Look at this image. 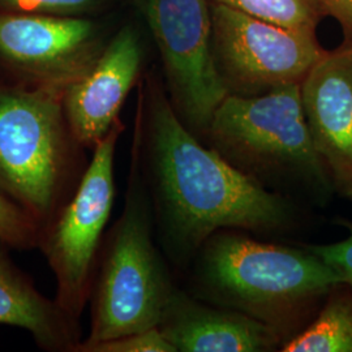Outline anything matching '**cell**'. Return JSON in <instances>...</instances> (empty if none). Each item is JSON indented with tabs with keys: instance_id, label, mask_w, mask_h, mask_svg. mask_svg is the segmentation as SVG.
Here are the masks:
<instances>
[{
	"instance_id": "1",
	"label": "cell",
	"mask_w": 352,
	"mask_h": 352,
	"mask_svg": "<svg viewBox=\"0 0 352 352\" xmlns=\"http://www.w3.org/2000/svg\"><path fill=\"white\" fill-rule=\"evenodd\" d=\"M132 146L151 199L155 236L167 263L186 270L221 230L273 232L289 226L287 200L202 144L175 113L161 71L138 85Z\"/></svg>"
},
{
	"instance_id": "2",
	"label": "cell",
	"mask_w": 352,
	"mask_h": 352,
	"mask_svg": "<svg viewBox=\"0 0 352 352\" xmlns=\"http://www.w3.org/2000/svg\"><path fill=\"white\" fill-rule=\"evenodd\" d=\"M221 230L190 263L196 298L238 311L280 336L336 286L340 274L317 254Z\"/></svg>"
},
{
	"instance_id": "3",
	"label": "cell",
	"mask_w": 352,
	"mask_h": 352,
	"mask_svg": "<svg viewBox=\"0 0 352 352\" xmlns=\"http://www.w3.org/2000/svg\"><path fill=\"white\" fill-rule=\"evenodd\" d=\"M176 286L155 236L139 155L131 145L123 212L102 241L89 298L90 333L78 344L158 327Z\"/></svg>"
},
{
	"instance_id": "4",
	"label": "cell",
	"mask_w": 352,
	"mask_h": 352,
	"mask_svg": "<svg viewBox=\"0 0 352 352\" xmlns=\"http://www.w3.org/2000/svg\"><path fill=\"white\" fill-rule=\"evenodd\" d=\"M87 151L67 122L62 94L0 82V193L39 232L75 193Z\"/></svg>"
},
{
	"instance_id": "5",
	"label": "cell",
	"mask_w": 352,
	"mask_h": 352,
	"mask_svg": "<svg viewBox=\"0 0 352 352\" xmlns=\"http://www.w3.org/2000/svg\"><path fill=\"white\" fill-rule=\"evenodd\" d=\"M205 140L261 184L265 179H289L333 189L307 126L300 84L250 97L228 94L215 110Z\"/></svg>"
},
{
	"instance_id": "6",
	"label": "cell",
	"mask_w": 352,
	"mask_h": 352,
	"mask_svg": "<svg viewBox=\"0 0 352 352\" xmlns=\"http://www.w3.org/2000/svg\"><path fill=\"white\" fill-rule=\"evenodd\" d=\"M126 124L119 119L91 151L72 197L39 232L37 248L56 280L55 302L75 320L89 304L102 241L115 200V153Z\"/></svg>"
},
{
	"instance_id": "7",
	"label": "cell",
	"mask_w": 352,
	"mask_h": 352,
	"mask_svg": "<svg viewBox=\"0 0 352 352\" xmlns=\"http://www.w3.org/2000/svg\"><path fill=\"white\" fill-rule=\"evenodd\" d=\"M149 32L167 97L189 131L206 138L228 96L214 63L209 0H126Z\"/></svg>"
},
{
	"instance_id": "8",
	"label": "cell",
	"mask_w": 352,
	"mask_h": 352,
	"mask_svg": "<svg viewBox=\"0 0 352 352\" xmlns=\"http://www.w3.org/2000/svg\"><path fill=\"white\" fill-rule=\"evenodd\" d=\"M115 19L0 13V82L64 96L100 58Z\"/></svg>"
},
{
	"instance_id": "9",
	"label": "cell",
	"mask_w": 352,
	"mask_h": 352,
	"mask_svg": "<svg viewBox=\"0 0 352 352\" xmlns=\"http://www.w3.org/2000/svg\"><path fill=\"white\" fill-rule=\"evenodd\" d=\"M214 63L228 94L257 96L302 84L327 51L316 34L210 3Z\"/></svg>"
},
{
	"instance_id": "10",
	"label": "cell",
	"mask_w": 352,
	"mask_h": 352,
	"mask_svg": "<svg viewBox=\"0 0 352 352\" xmlns=\"http://www.w3.org/2000/svg\"><path fill=\"white\" fill-rule=\"evenodd\" d=\"M146 42L135 20L119 24L88 74L65 90L67 122L90 153L120 119L126 97L148 71Z\"/></svg>"
},
{
	"instance_id": "11",
	"label": "cell",
	"mask_w": 352,
	"mask_h": 352,
	"mask_svg": "<svg viewBox=\"0 0 352 352\" xmlns=\"http://www.w3.org/2000/svg\"><path fill=\"white\" fill-rule=\"evenodd\" d=\"M312 142L333 189L352 200V46H340L300 84Z\"/></svg>"
},
{
	"instance_id": "12",
	"label": "cell",
	"mask_w": 352,
	"mask_h": 352,
	"mask_svg": "<svg viewBox=\"0 0 352 352\" xmlns=\"http://www.w3.org/2000/svg\"><path fill=\"white\" fill-rule=\"evenodd\" d=\"M158 329L175 352H266L280 336L264 322L190 295L176 286Z\"/></svg>"
},
{
	"instance_id": "13",
	"label": "cell",
	"mask_w": 352,
	"mask_h": 352,
	"mask_svg": "<svg viewBox=\"0 0 352 352\" xmlns=\"http://www.w3.org/2000/svg\"><path fill=\"white\" fill-rule=\"evenodd\" d=\"M8 250L0 241V325L28 330L43 351L75 352L82 340L80 321L39 292Z\"/></svg>"
},
{
	"instance_id": "14",
	"label": "cell",
	"mask_w": 352,
	"mask_h": 352,
	"mask_svg": "<svg viewBox=\"0 0 352 352\" xmlns=\"http://www.w3.org/2000/svg\"><path fill=\"white\" fill-rule=\"evenodd\" d=\"M280 347L282 352H352V286L331 289L315 320Z\"/></svg>"
},
{
	"instance_id": "15",
	"label": "cell",
	"mask_w": 352,
	"mask_h": 352,
	"mask_svg": "<svg viewBox=\"0 0 352 352\" xmlns=\"http://www.w3.org/2000/svg\"><path fill=\"white\" fill-rule=\"evenodd\" d=\"M265 21L316 34L321 19L325 17L317 0H209Z\"/></svg>"
},
{
	"instance_id": "16",
	"label": "cell",
	"mask_w": 352,
	"mask_h": 352,
	"mask_svg": "<svg viewBox=\"0 0 352 352\" xmlns=\"http://www.w3.org/2000/svg\"><path fill=\"white\" fill-rule=\"evenodd\" d=\"M126 0H0V13L103 17L116 14Z\"/></svg>"
},
{
	"instance_id": "17",
	"label": "cell",
	"mask_w": 352,
	"mask_h": 352,
	"mask_svg": "<svg viewBox=\"0 0 352 352\" xmlns=\"http://www.w3.org/2000/svg\"><path fill=\"white\" fill-rule=\"evenodd\" d=\"M39 227L20 206L0 193V241L12 250L37 248Z\"/></svg>"
},
{
	"instance_id": "18",
	"label": "cell",
	"mask_w": 352,
	"mask_h": 352,
	"mask_svg": "<svg viewBox=\"0 0 352 352\" xmlns=\"http://www.w3.org/2000/svg\"><path fill=\"white\" fill-rule=\"evenodd\" d=\"M75 352H175L158 327L91 344H78Z\"/></svg>"
},
{
	"instance_id": "19",
	"label": "cell",
	"mask_w": 352,
	"mask_h": 352,
	"mask_svg": "<svg viewBox=\"0 0 352 352\" xmlns=\"http://www.w3.org/2000/svg\"><path fill=\"white\" fill-rule=\"evenodd\" d=\"M347 228L350 235L346 239L331 244L307 245V248L317 254L324 263L333 267L343 283L352 286V225L349 223Z\"/></svg>"
},
{
	"instance_id": "20",
	"label": "cell",
	"mask_w": 352,
	"mask_h": 352,
	"mask_svg": "<svg viewBox=\"0 0 352 352\" xmlns=\"http://www.w3.org/2000/svg\"><path fill=\"white\" fill-rule=\"evenodd\" d=\"M325 16H331L342 28L344 43L352 46V0H317Z\"/></svg>"
}]
</instances>
